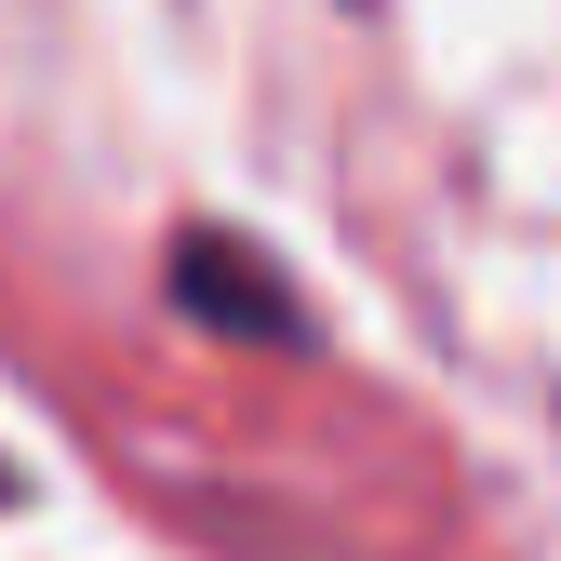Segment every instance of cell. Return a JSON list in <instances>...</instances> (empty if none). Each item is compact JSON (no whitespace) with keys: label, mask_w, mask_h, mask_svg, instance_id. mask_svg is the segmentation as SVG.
Segmentation results:
<instances>
[{"label":"cell","mask_w":561,"mask_h":561,"mask_svg":"<svg viewBox=\"0 0 561 561\" xmlns=\"http://www.w3.org/2000/svg\"><path fill=\"white\" fill-rule=\"evenodd\" d=\"M174 308L201 334H241V347H295V295H280V267L228 228H187L174 241Z\"/></svg>","instance_id":"1"}]
</instances>
